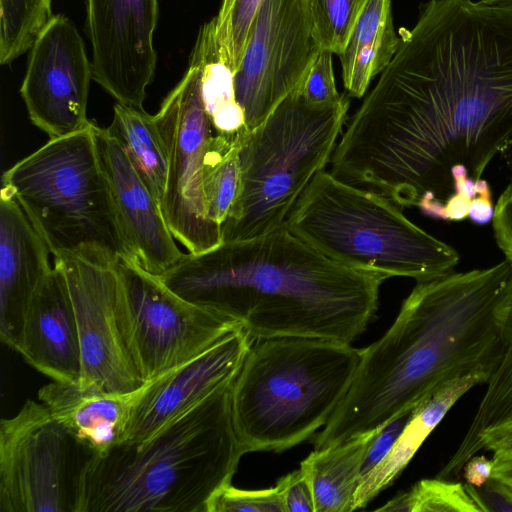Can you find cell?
Masks as SVG:
<instances>
[{"mask_svg":"<svg viewBox=\"0 0 512 512\" xmlns=\"http://www.w3.org/2000/svg\"><path fill=\"white\" fill-rule=\"evenodd\" d=\"M244 127L233 132H217L204 157L202 188L206 217L220 227L240 190L239 147Z\"/></svg>","mask_w":512,"mask_h":512,"instance_id":"cell-26","label":"cell"},{"mask_svg":"<svg viewBox=\"0 0 512 512\" xmlns=\"http://www.w3.org/2000/svg\"><path fill=\"white\" fill-rule=\"evenodd\" d=\"M399 36L329 172L401 209L485 223L482 175L512 139V1L429 0Z\"/></svg>","mask_w":512,"mask_h":512,"instance_id":"cell-1","label":"cell"},{"mask_svg":"<svg viewBox=\"0 0 512 512\" xmlns=\"http://www.w3.org/2000/svg\"><path fill=\"white\" fill-rule=\"evenodd\" d=\"M91 80L92 62L75 24L53 15L29 49L20 88L31 122L50 138L84 128Z\"/></svg>","mask_w":512,"mask_h":512,"instance_id":"cell-14","label":"cell"},{"mask_svg":"<svg viewBox=\"0 0 512 512\" xmlns=\"http://www.w3.org/2000/svg\"><path fill=\"white\" fill-rule=\"evenodd\" d=\"M484 450L491 451L493 455L512 454V426L491 438Z\"/></svg>","mask_w":512,"mask_h":512,"instance_id":"cell-40","label":"cell"},{"mask_svg":"<svg viewBox=\"0 0 512 512\" xmlns=\"http://www.w3.org/2000/svg\"><path fill=\"white\" fill-rule=\"evenodd\" d=\"M399 43L391 0H368L344 50L338 55L345 93L361 98L371 81L388 66Z\"/></svg>","mask_w":512,"mask_h":512,"instance_id":"cell-23","label":"cell"},{"mask_svg":"<svg viewBox=\"0 0 512 512\" xmlns=\"http://www.w3.org/2000/svg\"><path fill=\"white\" fill-rule=\"evenodd\" d=\"M492 477L499 479L512 490V454L493 455Z\"/></svg>","mask_w":512,"mask_h":512,"instance_id":"cell-39","label":"cell"},{"mask_svg":"<svg viewBox=\"0 0 512 512\" xmlns=\"http://www.w3.org/2000/svg\"><path fill=\"white\" fill-rule=\"evenodd\" d=\"M203 70L204 45L198 34L188 69L154 115L168 159L161 210L174 238L189 253L222 243L221 227L206 217L202 188L204 157L213 137L203 95Z\"/></svg>","mask_w":512,"mask_h":512,"instance_id":"cell-11","label":"cell"},{"mask_svg":"<svg viewBox=\"0 0 512 512\" xmlns=\"http://www.w3.org/2000/svg\"><path fill=\"white\" fill-rule=\"evenodd\" d=\"M94 123L50 138L2 175L53 257L137 261L123 230L94 136ZM138 262V261H137Z\"/></svg>","mask_w":512,"mask_h":512,"instance_id":"cell-6","label":"cell"},{"mask_svg":"<svg viewBox=\"0 0 512 512\" xmlns=\"http://www.w3.org/2000/svg\"><path fill=\"white\" fill-rule=\"evenodd\" d=\"M485 384L487 388L475 416L438 478L458 475L466 461L484 450L491 438L512 426V299L502 321L499 353Z\"/></svg>","mask_w":512,"mask_h":512,"instance_id":"cell-22","label":"cell"},{"mask_svg":"<svg viewBox=\"0 0 512 512\" xmlns=\"http://www.w3.org/2000/svg\"><path fill=\"white\" fill-rule=\"evenodd\" d=\"M492 225L496 242L505 259L512 261V181L496 203Z\"/></svg>","mask_w":512,"mask_h":512,"instance_id":"cell-37","label":"cell"},{"mask_svg":"<svg viewBox=\"0 0 512 512\" xmlns=\"http://www.w3.org/2000/svg\"><path fill=\"white\" fill-rule=\"evenodd\" d=\"M398 205L325 169L284 227L330 259L357 269L426 281L453 271L458 252L410 221Z\"/></svg>","mask_w":512,"mask_h":512,"instance_id":"cell-7","label":"cell"},{"mask_svg":"<svg viewBox=\"0 0 512 512\" xmlns=\"http://www.w3.org/2000/svg\"><path fill=\"white\" fill-rule=\"evenodd\" d=\"M276 485L281 492L286 512H315L311 483L303 468L283 476Z\"/></svg>","mask_w":512,"mask_h":512,"instance_id":"cell-35","label":"cell"},{"mask_svg":"<svg viewBox=\"0 0 512 512\" xmlns=\"http://www.w3.org/2000/svg\"><path fill=\"white\" fill-rule=\"evenodd\" d=\"M485 380L486 376L482 373L463 376L448 382L423 400L413 410L409 421L386 457L361 479L351 512L366 507L381 491L389 487L450 408L469 389L485 383Z\"/></svg>","mask_w":512,"mask_h":512,"instance_id":"cell-21","label":"cell"},{"mask_svg":"<svg viewBox=\"0 0 512 512\" xmlns=\"http://www.w3.org/2000/svg\"><path fill=\"white\" fill-rule=\"evenodd\" d=\"M332 55L330 51L322 49L297 89L311 105L334 106L347 95L340 94L337 90Z\"/></svg>","mask_w":512,"mask_h":512,"instance_id":"cell-33","label":"cell"},{"mask_svg":"<svg viewBox=\"0 0 512 512\" xmlns=\"http://www.w3.org/2000/svg\"><path fill=\"white\" fill-rule=\"evenodd\" d=\"M53 258V265L65 277L74 310L81 352L80 378L112 393L138 390L144 382L118 326L116 262L74 255Z\"/></svg>","mask_w":512,"mask_h":512,"instance_id":"cell-13","label":"cell"},{"mask_svg":"<svg viewBox=\"0 0 512 512\" xmlns=\"http://www.w3.org/2000/svg\"><path fill=\"white\" fill-rule=\"evenodd\" d=\"M492 470V459L477 454L468 459L462 469L466 483L474 486L484 484L492 476Z\"/></svg>","mask_w":512,"mask_h":512,"instance_id":"cell-38","label":"cell"},{"mask_svg":"<svg viewBox=\"0 0 512 512\" xmlns=\"http://www.w3.org/2000/svg\"><path fill=\"white\" fill-rule=\"evenodd\" d=\"M50 249L12 193L0 192V338L17 350L28 310L53 267Z\"/></svg>","mask_w":512,"mask_h":512,"instance_id":"cell-18","label":"cell"},{"mask_svg":"<svg viewBox=\"0 0 512 512\" xmlns=\"http://www.w3.org/2000/svg\"><path fill=\"white\" fill-rule=\"evenodd\" d=\"M360 360L361 349L336 340H254L231 391L243 451L280 452L312 437L346 396Z\"/></svg>","mask_w":512,"mask_h":512,"instance_id":"cell-5","label":"cell"},{"mask_svg":"<svg viewBox=\"0 0 512 512\" xmlns=\"http://www.w3.org/2000/svg\"><path fill=\"white\" fill-rule=\"evenodd\" d=\"M322 50L309 0H264L233 75L235 100L251 130L304 81Z\"/></svg>","mask_w":512,"mask_h":512,"instance_id":"cell-12","label":"cell"},{"mask_svg":"<svg viewBox=\"0 0 512 512\" xmlns=\"http://www.w3.org/2000/svg\"><path fill=\"white\" fill-rule=\"evenodd\" d=\"M52 0H0V63L29 51L53 16Z\"/></svg>","mask_w":512,"mask_h":512,"instance_id":"cell-28","label":"cell"},{"mask_svg":"<svg viewBox=\"0 0 512 512\" xmlns=\"http://www.w3.org/2000/svg\"><path fill=\"white\" fill-rule=\"evenodd\" d=\"M254 339L239 327L138 390L125 441L145 440L233 381Z\"/></svg>","mask_w":512,"mask_h":512,"instance_id":"cell-16","label":"cell"},{"mask_svg":"<svg viewBox=\"0 0 512 512\" xmlns=\"http://www.w3.org/2000/svg\"><path fill=\"white\" fill-rule=\"evenodd\" d=\"M368 0H309L313 32L322 49L339 55Z\"/></svg>","mask_w":512,"mask_h":512,"instance_id":"cell-31","label":"cell"},{"mask_svg":"<svg viewBox=\"0 0 512 512\" xmlns=\"http://www.w3.org/2000/svg\"><path fill=\"white\" fill-rule=\"evenodd\" d=\"M347 97L334 106L309 104L295 90L257 127H244L240 190L221 225L222 242L284 227L312 179L330 163L348 119Z\"/></svg>","mask_w":512,"mask_h":512,"instance_id":"cell-8","label":"cell"},{"mask_svg":"<svg viewBox=\"0 0 512 512\" xmlns=\"http://www.w3.org/2000/svg\"><path fill=\"white\" fill-rule=\"evenodd\" d=\"M377 511L396 512H480L465 484L448 479H423L398 494Z\"/></svg>","mask_w":512,"mask_h":512,"instance_id":"cell-29","label":"cell"},{"mask_svg":"<svg viewBox=\"0 0 512 512\" xmlns=\"http://www.w3.org/2000/svg\"><path fill=\"white\" fill-rule=\"evenodd\" d=\"M225 384L151 437L91 453L76 512H207L242 455Z\"/></svg>","mask_w":512,"mask_h":512,"instance_id":"cell-4","label":"cell"},{"mask_svg":"<svg viewBox=\"0 0 512 512\" xmlns=\"http://www.w3.org/2000/svg\"><path fill=\"white\" fill-rule=\"evenodd\" d=\"M138 390L112 393L79 378L53 380L37 395L78 442L92 453H103L124 442Z\"/></svg>","mask_w":512,"mask_h":512,"instance_id":"cell-20","label":"cell"},{"mask_svg":"<svg viewBox=\"0 0 512 512\" xmlns=\"http://www.w3.org/2000/svg\"><path fill=\"white\" fill-rule=\"evenodd\" d=\"M113 120L106 127L129 161L162 204L168 170L167 151L154 115L144 109L116 103Z\"/></svg>","mask_w":512,"mask_h":512,"instance_id":"cell-25","label":"cell"},{"mask_svg":"<svg viewBox=\"0 0 512 512\" xmlns=\"http://www.w3.org/2000/svg\"><path fill=\"white\" fill-rule=\"evenodd\" d=\"M199 35L204 45L203 95L206 109L216 132H233L244 126L243 113L233 88V73L218 57L212 19Z\"/></svg>","mask_w":512,"mask_h":512,"instance_id":"cell-27","label":"cell"},{"mask_svg":"<svg viewBox=\"0 0 512 512\" xmlns=\"http://www.w3.org/2000/svg\"><path fill=\"white\" fill-rule=\"evenodd\" d=\"M91 450L40 401L0 422V512H76Z\"/></svg>","mask_w":512,"mask_h":512,"instance_id":"cell-10","label":"cell"},{"mask_svg":"<svg viewBox=\"0 0 512 512\" xmlns=\"http://www.w3.org/2000/svg\"><path fill=\"white\" fill-rule=\"evenodd\" d=\"M264 0H222L212 19L219 60L233 75L239 67L255 15Z\"/></svg>","mask_w":512,"mask_h":512,"instance_id":"cell-30","label":"cell"},{"mask_svg":"<svg viewBox=\"0 0 512 512\" xmlns=\"http://www.w3.org/2000/svg\"><path fill=\"white\" fill-rule=\"evenodd\" d=\"M512 299V261L417 282L384 335L361 349L354 380L314 449L345 442L412 412L448 382L488 374Z\"/></svg>","mask_w":512,"mask_h":512,"instance_id":"cell-2","label":"cell"},{"mask_svg":"<svg viewBox=\"0 0 512 512\" xmlns=\"http://www.w3.org/2000/svg\"><path fill=\"white\" fill-rule=\"evenodd\" d=\"M93 80L118 103L143 109L156 71L158 0H87Z\"/></svg>","mask_w":512,"mask_h":512,"instance_id":"cell-15","label":"cell"},{"mask_svg":"<svg viewBox=\"0 0 512 512\" xmlns=\"http://www.w3.org/2000/svg\"><path fill=\"white\" fill-rule=\"evenodd\" d=\"M16 351L52 380L70 381L81 377L74 310L65 277L54 265L28 310Z\"/></svg>","mask_w":512,"mask_h":512,"instance_id":"cell-19","label":"cell"},{"mask_svg":"<svg viewBox=\"0 0 512 512\" xmlns=\"http://www.w3.org/2000/svg\"><path fill=\"white\" fill-rule=\"evenodd\" d=\"M465 486L480 512H512V490L497 478L490 477L484 484Z\"/></svg>","mask_w":512,"mask_h":512,"instance_id":"cell-36","label":"cell"},{"mask_svg":"<svg viewBox=\"0 0 512 512\" xmlns=\"http://www.w3.org/2000/svg\"><path fill=\"white\" fill-rule=\"evenodd\" d=\"M207 512H286L279 487L245 490L231 483L210 499Z\"/></svg>","mask_w":512,"mask_h":512,"instance_id":"cell-32","label":"cell"},{"mask_svg":"<svg viewBox=\"0 0 512 512\" xmlns=\"http://www.w3.org/2000/svg\"><path fill=\"white\" fill-rule=\"evenodd\" d=\"M94 136L123 230L137 261L146 271L160 276L184 253L176 245L160 204L119 143L96 123Z\"/></svg>","mask_w":512,"mask_h":512,"instance_id":"cell-17","label":"cell"},{"mask_svg":"<svg viewBox=\"0 0 512 512\" xmlns=\"http://www.w3.org/2000/svg\"><path fill=\"white\" fill-rule=\"evenodd\" d=\"M161 282L225 316L254 340L313 337L352 343L374 319L390 277L338 263L282 227L183 256Z\"/></svg>","mask_w":512,"mask_h":512,"instance_id":"cell-3","label":"cell"},{"mask_svg":"<svg viewBox=\"0 0 512 512\" xmlns=\"http://www.w3.org/2000/svg\"><path fill=\"white\" fill-rule=\"evenodd\" d=\"M485 3H500V2H507V1H512V0H481Z\"/></svg>","mask_w":512,"mask_h":512,"instance_id":"cell-41","label":"cell"},{"mask_svg":"<svg viewBox=\"0 0 512 512\" xmlns=\"http://www.w3.org/2000/svg\"><path fill=\"white\" fill-rule=\"evenodd\" d=\"M412 412L403 414L375 430L365 452L360 481L386 457L409 421Z\"/></svg>","mask_w":512,"mask_h":512,"instance_id":"cell-34","label":"cell"},{"mask_svg":"<svg viewBox=\"0 0 512 512\" xmlns=\"http://www.w3.org/2000/svg\"><path fill=\"white\" fill-rule=\"evenodd\" d=\"M375 430L314 449L301 462L311 483L315 512H351L365 452Z\"/></svg>","mask_w":512,"mask_h":512,"instance_id":"cell-24","label":"cell"},{"mask_svg":"<svg viewBox=\"0 0 512 512\" xmlns=\"http://www.w3.org/2000/svg\"><path fill=\"white\" fill-rule=\"evenodd\" d=\"M115 265L118 326L144 383L242 327L225 316L183 300L137 261L118 260Z\"/></svg>","mask_w":512,"mask_h":512,"instance_id":"cell-9","label":"cell"}]
</instances>
